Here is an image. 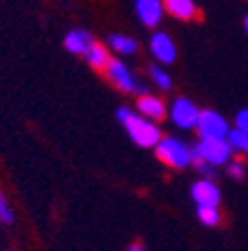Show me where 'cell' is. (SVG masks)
Masks as SVG:
<instances>
[{
    "mask_svg": "<svg viewBox=\"0 0 248 251\" xmlns=\"http://www.w3.org/2000/svg\"><path fill=\"white\" fill-rule=\"evenodd\" d=\"M116 117L123 124L125 132L130 135V139L135 141L136 146L141 148H155L161 139V130L159 126L152 119L139 115V112H132L130 108H119L116 110Z\"/></svg>",
    "mask_w": 248,
    "mask_h": 251,
    "instance_id": "6da1fadb",
    "label": "cell"
},
{
    "mask_svg": "<svg viewBox=\"0 0 248 251\" xmlns=\"http://www.w3.org/2000/svg\"><path fill=\"white\" fill-rule=\"evenodd\" d=\"M192 152H195V162H206L217 168L230 162L233 148L226 137H202L199 144L192 148Z\"/></svg>",
    "mask_w": 248,
    "mask_h": 251,
    "instance_id": "7a4b0ae2",
    "label": "cell"
},
{
    "mask_svg": "<svg viewBox=\"0 0 248 251\" xmlns=\"http://www.w3.org/2000/svg\"><path fill=\"white\" fill-rule=\"evenodd\" d=\"M157 157H159L163 164L172 168H186L195 164V152L188 144H183L177 137H161L159 144L155 146Z\"/></svg>",
    "mask_w": 248,
    "mask_h": 251,
    "instance_id": "3957f363",
    "label": "cell"
},
{
    "mask_svg": "<svg viewBox=\"0 0 248 251\" xmlns=\"http://www.w3.org/2000/svg\"><path fill=\"white\" fill-rule=\"evenodd\" d=\"M105 72H108L110 83L116 85L121 92H125V94H145V85L139 83V78L135 76V72H132L123 61H119V58H112V61L108 63Z\"/></svg>",
    "mask_w": 248,
    "mask_h": 251,
    "instance_id": "277c9868",
    "label": "cell"
},
{
    "mask_svg": "<svg viewBox=\"0 0 248 251\" xmlns=\"http://www.w3.org/2000/svg\"><path fill=\"white\" fill-rule=\"evenodd\" d=\"M199 112H202V110H197V105L192 103L190 99H186V97L175 99L170 105V119L175 126H179L181 130H192V128H197Z\"/></svg>",
    "mask_w": 248,
    "mask_h": 251,
    "instance_id": "5b68a950",
    "label": "cell"
},
{
    "mask_svg": "<svg viewBox=\"0 0 248 251\" xmlns=\"http://www.w3.org/2000/svg\"><path fill=\"white\" fill-rule=\"evenodd\" d=\"M230 126L219 112L215 110H202L199 121H197V132L199 137H228Z\"/></svg>",
    "mask_w": 248,
    "mask_h": 251,
    "instance_id": "8992f818",
    "label": "cell"
},
{
    "mask_svg": "<svg viewBox=\"0 0 248 251\" xmlns=\"http://www.w3.org/2000/svg\"><path fill=\"white\" fill-rule=\"evenodd\" d=\"M150 54L157 58V63L170 65V63L177 58V45L170 38V34H165V31H155L150 36Z\"/></svg>",
    "mask_w": 248,
    "mask_h": 251,
    "instance_id": "52a82bcc",
    "label": "cell"
},
{
    "mask_svg": "<svg viewBox=\"0 0 248 251\" xmlns=\"http://www.w3.org/2000/svg\"><path fill=\"white\" fill-rule=\"evenodd\" d=\"M135 11H136V18H139L145 27H157L165 14L163 0H136Z\"/></svg>",
    "mask_w": 248,
    "mask_h": 251,
    "instance_id": "ba28073f",
    "label": "cell"
},
{
    "mask_svg": "<svg viewBox=\"0 0 248 251\" xmlns=\"http://www.w3.org/2000/svg\"><path fill=\"white\" fill-rule=\"evenodd\" d=\"M190 195L197 202V206H199V204H219L222 202V193H219L217 184L208 177L197 179L190 188Z\"/></svg>",
    "mask_w": 248,
    "mask_h": 251,
    "instance_id": "9c48e42d",
    "label": "cell"
},
{
    "mask_svg": "<svg viewBox=\"0 0 248 251\" xmlns=\"http://www.w3.org/2000/svg\"><path fill=\"white\" fill-rule=\"evenodd\" d=\"M163 9L177 21H197L199 18V7L195 5V0H163Z\"/></svg>",
    "mask_w": 248,
    "mask_h": 251,
    "instance_id": "30bf717a",
    "label": "cell"
},
{
    "mask_svg": "<svg viewBox=\"0 0 248 251\" xmlns=\"http://www.w3.org/2000/svg\"><path fill=\"white\" fill-rule=\"evenodd\" d=\"M136 112L152 121H159L168 115V110H165V103L159 99V97H152V94H141L139 101H136Z\"/></svg>",
    "mask_w": 248,
    "mask_h": 251,
    "instance_id": "8fae6325",
    "label": "cell"
},
{
    "mask_svg": "<svg viewBox=\"0 0 248 251\" xmlns=\"http://www.w3.org/2000/svg\"><path fill=\"white\" fill-rule=\"evenodd\" d=\"M92 36H90L85 29H72L68 31V36H65V50L72 54H85L88 52V47L92 45Z\"/></svg>",
    "mask_w": 248,
    "mask_h": 251,
    "instance_id": "7c38bea8",
    "label": "cell"
},
{
    "mask_svg": "<svg viewBox=\"0 0 248 251\" xmlns=\"http://www.w3.org/2000/svg\"><path fill=\"white\" fill-rule=\"evenodd\" d=\"M83 56H85V61L90 63V68H94V70H105L108 63L112 61V56L108 54V47H103L101 43H92Z\"/></svg>",
    "mask_w": 248,
    "mask_h": 251,
    "instance_id": "4fadbf2b",
    "label": "cell"
},
{
    "mask_svg": "<svg viewBox=\"0 0 248 251\" xmlns=\"http://www.w3.org/2000/svg\"><path fill=\"white\" fill-rule=\"evenodd\" d=\"M110 47H112L116 54H121V56H132V54L139 50V45H136V41L132 36H125V34H112V36L108 38Z\"/></svg>",
    "mask_w": 248,
    "mask_h": 251,
    "instance_id": "5bb4252c",
    "label": "cell"
},
{
    "mask_svg": "<svg viewBox=\"0 0 248 251\" xmlns=\"http://www.w3.org/2000/svg\"><path fill=\"white\" fill-rule=\"evenodd\" d=\"M197 218L206 226H217L219 222H222L219 204H199V206H197Z\"/></svg>",
    "mask_w": 248,
    "mask_h": 251,
    "instance_id": "9a60e30c",
    "label": "cell"
},
{
    "mask_svg": "<svg viewBox=\"0 0 248 251\" xmlns=\"http://www.w3.org/2000/svg\"><path fill=\"white\" fill-rule=\"evenodd\" d=\"M226 139H228V144H230V148H233V152H244V155H248V132L235 128V130H228Z\"/></svg>",
    "mask_w": 248,
    "mask_h": 251,
    "instance_id": "2e32d148",
    "label": "cell"
},
{
    "mask_svg": "<svg viewBox=\"0 0 248 251\" xmlns=\"http://www.w3.org/2000/svg\"><path fill=\"white\" fill-rule=\"evenodd\" d=\"M150 76H152V81H155L157 88H161L163 92H170L172 90V78H170V74L163 70L161 63H157V65L150 68Z\"/></svg>",
    "mask_w": 248,
    "mask_h": 251,
    "instance_id": "e0dca14e",
    "label": "cell"
},
{
    "mask_svg": "<svg viewBox=\"0 0 248 251\" xmlns=\"http://www.w3.org/2000/svg\"><path fill=\"white\" fill-rule=\"evenodd\" d=\"M0 220H2L5 225H11V222H14V211H11V206H9V202H7L2 191H0Z\"/></svg>",
    "mask_w": 248,
    "mask_h": 251,
    "instance_id": "ac0fdd59",
    "label": "cell"
},
{
    "mask_svg": "<svg viewBox=\"0 0 248 251\" xmlns=\"http://www.w3.org/2000/svg\"><path fill=\"white\" fill-rule=\"evenodd\" d=\"M244 173H246V166H244L242 162H228V175L230 177H235V179H242L244 177Z\"/></svg>",
    "mask_w": 248,
    "mask_h": 251,
    "instance_id": "d6986e66",
    "label": "cell"
},
{
    "mask_svg": "<svg viewBox=\"0 0 248 251\" xmlns=\"http://www.w3.org/2000/svg\"><path fill=\"white\" fill-rule=\"evenodd\" d=\"M235 128L248 132V108H244L237 112V117H235Z\"/></svg>",
    "mask_w": 248,
    "mask_h": 251,
    "instance_id": "ffe728a7",
    "label": "cell"
},
{
    "mask_svg": "<svg viewBox=\"0 0 248 251\" xmlns=\"http://www.w3.org/2000/svg\"><path fill=\"white\" fill-rule=\"evenodd\" d=\"M125 251H145V247L143 245H136V242H135V245H130Z\"/></svg>",
    "mask_w": 248,
    "mask_h": 251,
    "instance_id": "44dd1931",
    "label": "cell"
},
{
    "mask_svg": "<svg viewBox=\"0 0 248 251\" xmlns=\"http://www.w3.org/2000/svg\"><path fill=\"white\" fill-rule=\"evenodd\" d=\"M244 25H246V31H248V16H246V21H244Z\"/></svg>",
    "mask_w": 248,
    "mask_h": 251,
    "instance_id": "7402d4cb",
    "label": "cell"
}]
</instances>
